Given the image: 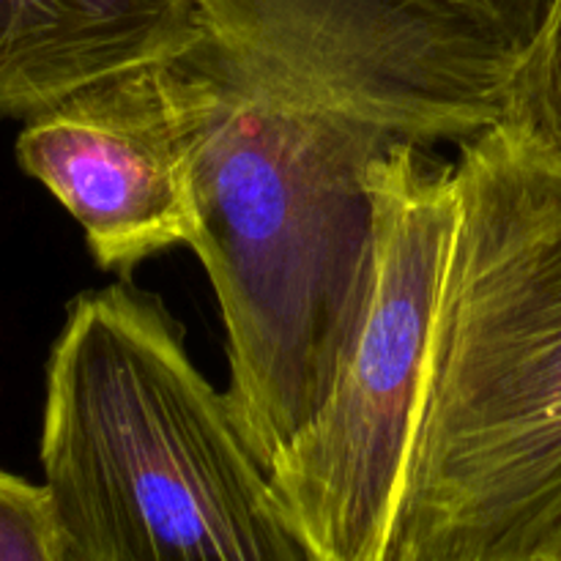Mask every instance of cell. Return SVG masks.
I'll use <instances>...</instances> for the list:
<instances>
[{
	"mask_svg": "<svg viewBox=\"0 0 561 561\" xmlns=\"http://www.w3.org/2000/svg\"><path fill=\"white\" fill-rule=\"evenodd\" d=\"M192 250L228 332L236 420L266 469L321 414L376 285L373 164L398 140L307 77L201 42L168 60Z\"/></svg>",
	"mask_w": 561,
	"mask_h": 561,
	"instance_id": "1",
	"label": "cell"
},
{
	"mask_svg": "<svg viewBox=\"0 0 561 561\" xmlns=\"http://www.w3.org/2000/svg\"><path fill=\"white\" fill-rule=\"evenodd\" d=\"M453 170L389 561H546L561 535V164L493 126Z\"/></svg>",
	"mask_w": 561,
	"mask_h": 561,
	"instance_id": "2",
	"label": "cell"
},
{
	"mask_svg": "<svg viewBox=\"0 0 561 561\" xmlns=\"http://www.w3.org/2000/svg\"><path fill=\"white\" fill-rule=\"evenodd\" d=\"M42 469L60 561H312L228 392L197 370L162 301L129 283L66 312Z\"/></svg>",
	"mask_w": 561,
	"mask_h": 561,
	"instance_id": "3",
	"label": "cell"
},
{
	"mask_svg": "<svg viewBox=\"0 0 561 561\" xmlns=\"http://www.w3.org/2000/svg\"><path fill=\"white\" fill-rule=\"evenodd\" d=\"M376 285L321 414L268 469L312 561H389L427 351L453 250V164L398 140L373 164Z\"/></svg>",
	"mask_w": 561,
	"mask_h": 561,
	"instance_id": "4",
	"label": "cell"
},
{
	"mask_svg": "<svg viewBox=\"0 0 561 561\" xmlns=\"http://www.w3.org/2000/svg\"><path fill=\"white\" fill-rule=\"evenodd\" d=\"M203 31L420 146L502 124L529 44L466 0H197Z\"/></svg>",
	"mask_w": 561,
	"mask_h": 561,
	"instance_id": "5",
	"label": "cell"
},
{
	"mask_svg": "<svg viewBox=\"0 0 561 561\" xmlns=\"http://www.w3.org/2000/svg\"><path fill=\"white\" fill-rule=\"evenodd\" d=\"M16 162L80 222L104 272L190 244L186 153L168 64L104 77L31 115Z\"/></svg>",
	"mask_w": 561,
	"mask_h": 561,
	"instance_id": "6",
	"label": "cell"
},
{
	"mask_svg": "<svg viewBox=\"0 0 561 561\" xmlns=\"http://www.w3.org/2000/svg\"><path fill=\"white\" fill-rule=\"evenodd\" d=\"M201 36L197 0H0V118H31L104 77L168 64Z\"/></svg>",
	"mask_w": 561,
	"mask_h": 561,
	"instance_id": "7",
	"label": "cell"
},
{
	"mask_svg": "<svg viewBox=\"0 0 561 561\" xmlns=\"http://www.w3.org/2000/svg\"><path fill=\"white\" fill-rule=\"evenodd\" d=\"M499 126L561 164V0H551L520 58Z\"/></svg>",
	"mask_w": 561,
	"mask_h": 561,
	"instance_id": "8",
	"label": "cell"
},
{
	"mask_svg": "<svg viewBox=\"0 0 561 561\" xmlns=\"http://www.w3.org/2000/svg\"><path fill=\"white\" fill-rule=\"evenodd\" d=\"M0 561H60L47 488L5 469H0Z\"/></svg>",
	"mask_w": 561,
	"mask_h": 561,
	"instance_id": "9",
	"label": "cell"
},
{
	"mask_svg": "<svg viewBox=\"0 0 561 561\" xmlns=\"http://www.w3.org/2000/svg\"><path fill=\"white\" fill-rule=\"evenodd\" d=\"M466 3L480 5L482 11H488L499 22H504L515 36L531 44V38L540 31L542 20H546L551 0H466Z\"/></svg>",
	"mask_w": 561,
	"mask_h": 561,
	"instance_id": "10",
	"label": "cell"
},
{
	"mask_svg": "<svg viewBox=\"0 0 561 561\" xmlns=\"http://www.w3.org/2000/svg\"><path fill=\"white\" fill-rule=\"evenodd\" d=\"M546 561H561V535H559V540L553 542V548H551V551H548Z\"/></svg>",
	"mask_w": 561,
	"mask_h": 561,
	"instance_id": "11",
	"label": "cell"
}]
</instances>
